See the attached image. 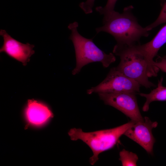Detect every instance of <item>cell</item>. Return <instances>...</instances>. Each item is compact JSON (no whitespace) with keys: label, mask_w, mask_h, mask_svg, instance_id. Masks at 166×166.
Masks as SVG:
<instances>
[{"label":"cell","mask_w":166,"mask_h":166,"mask_svg":"<svg viewBox=\"0 0 166 166\" xmlns=\"http://www.w3.org/2000/svg\"><path fill=\"white\" fill-rule=\"evenodd\" d=\"M100 99L106 105L121 111L131 120L137 122L144 119L138 106L136 94L132 92L98 93Z\"/></svg>","instance_id":"cell-6"},{"label":"cell","mask_w":166,"mask_h":166,"mask_svg":"<svg viewBox=\"0 0 166 166\" xmlns=\"http://www.w3.org/2000/svg\"><path fill=\"white\" fill-rule=\"evenodd\" d=\"M163 57H164V58H166V55H165V56H164Z\"/></svg>","instance_id":"cell-17"},{"label":"cell","mask_w":166,"mask_h":166,"mask_svg":"<svg viewBox=\"0 0 166 166\" xmlns=\"http://www.w3.org/2000/svg\"><path fill=\"white\" fill-rule=\"evenodd\" d=\"M166 22V0L163 4L160 14L156 19L147 26L150 30Z\"/></svg>","instance_id":"cell-13"},{"label":"cell","mask_w":166,"mask_h":166,"mask_svg":"<svg viewBox=\"0 0 166 166\" xmlns=\"http://www.w3.org/2000/svg\"><path fill=\"white\" fill-rule=\"evenodd\" d=\"M133 9L130 6L125 7L121 13L114 10L104 15L103 25L96 29L97 33L104 32L110 34L119 45L140 43V39L148 37L150 30L139 24L132 12Z\"/></svg>","instance_id":"cell-1"},{"label":"cell","mask_w":166,"mask_h":166,"mask_svg":"<svg viewBox=\"0 0 166 166\" xmlns=\"http://www.w3.org/2000/svg\"><path fill=\"white\" fill-rule=\"evenodd\" d=\"M162 1V2H164V1H165V0H161Z\"/></svg>","instance_id":"cell-18"},{"label":"cell","mask_w":166,"mask_h":166,"mask_svg":"<svg viewBox=\"0 0 166 166\" xmlns=\"http://www.w3.org/2000/svg\"><path fill=\"white\" fill-rule=\"evenodd\" d=\"M117 0H108L104 7L97 6L96 10L100 14L104 15L114 11L116 3Z\"/></svg>","instance_id":"cell-14"},{"label":"cell","mask_w":166,"mask_h":166,"mask_svg":"<svg viewBox=\"0 0 166 166\" xmlns=\"http://www.w3.org/2000/svg\"><path fill=\"white\" fill-rule=\"evenodd\" d=\"M166 43V24L150 42L142 45H133L134 48L144 57L147 63L148 76L156 77L159 69L153 65L154 58L157 56L161 47Z\"/></svg>","instance_id":"cell-8"},{"label":"cell","mask_w":166,"mask_h":166,"mask_svg":"<svg viewBox=\"0 0 166 166\" xmlns=\"http://www.w3.org/2000/svg\"><path fill=\"white\" fill-rule=\"evenodd\" d=\"M153 65L159 70L166 73V58L158 56L156 61H154Z\"/></svg>","instance_id":"cell-16"},{"label":"cell","mask_w":166,"mask_h":166,"mask_svg":"<svg viewBox=\"0 0 166 166\" xmlns=\"http://www.w3.org/2000/svg\"><path fill=\"white\" fill-rule=\"evenodd\" d=\"M113 52L120 59L119 65L116 67L118 70L146 89L156 86L148 79V66L145 58L133 45L116 44Z\"/></svg>","instance_id":"cell-4"},{"label":"cell","mask_w":166,"mask_h":166,"mask_svg":"<svg viewBox=\"0 0 166 166\" xmlns=\"http://www.w3.org/2000/svg\"><path fill=\"white\" fill-rule=\"evenodd\" d=\"M119 160L123 166H136L138 158L137 155L132 152L123 149L119 153Z\"/></svg>","instance_id":"cell-12"},{"label":"cell","mask_w":166,"mask_h":166,"mask_svg":"<svg viewBox=\"0 0 166 166\" xmlns=\"http://www.w3.org/2000/svg\"><path fill=\"white\" fill-rule=\"evenodd\" d=\"M0 35L3 39V43L0 52H4L11 57L21 62L26 66L34 53V45L29 43H22L15 39L3 30L1 29Z\"/></svg>","instance_id":"cell-9"},{"label":"cell","mask_w":166,"mask_h":166,"mask_svg":"<svg viewBox=\"0 0 166 166\" xmlns=\"http://www.w3.org/2000/svg\"><path fill=\"white\" fill-rule=\"evenodd\" d=\"M163 78L161 77L158 80L157 87L152 90L149 93H139L140 96L146 98V101L142 108L144 112L148 111L150 104L156 101H166V87L163 85Z\"/></svg>","instance_id":"cell-11"},{"label":"cell","mask_w":166,"mask_h":166,"mask_svg":"<svg viewBox=\"0 0 166 166\" xmlns=\"http://www.w3.org/2000/svg\"><path fill=\"white\" fill-rule=\"evenodd\" d=\"M136 122L131 120L121 125L108 129L92 132H84L80 128H73L68 132L71 140H80L85 143L91 149L93 155L89 160L93 165L99 159L101 153L113 148L121 136Z\"/></svg>","instance_id":"cell-2"},{"label":"cell","mask_w":166,"mask_h":166,"mask_svg":"<svg viewBox=\"0 0 166 166\" xmlns=\"http://www.w3.org/2000/svg\"><path fill=\"white\" fill-rule=\"evenodd\" d=\"M141 85L124 75L116 67L111 68L105 78L97 86L87 91L88 94L93 93H114L124 92L140 93Z\"/></svg>","instance_id":"cell-5"},{"label":"cell","mask_w":166,"mask_h":166,"mask_svg":"<svg viewBox=\"0 0 166 166\" xmlns=\"http://www.w3.org/2000/svg\"><path fill=\"white\" fill-rule=\"evenodd\" d=\"M157 125V122H152L145 117L143 121L136 122L129 128L124 135L139 144L148 153L152 155L155 142L152 131Z\"/></svg>","instance_id":"cell-7"},{"label":"cell","mask_w":166,"mask_h":166,"mask_svg":"<svg viewBox=\"0 0 166 166\" xmlns=\"http://www.w3.org/2000/svg\"><path fill=\"white\" fill-rule=\"evenodd\" d=\"M78 26V22H74L68 27L71 32L69 39L73 43L76 59L73 75L79 73L83 67L90 63L101 62L104 68H107L116 61L113 53H105L95 44L92 38H87L81 35L77 30Z\"/></svg>","instance_id":"cell-3"},{"label":"cell","mask_w":166,"mask_h":166,"mask_svg":"<svg viewBox=\"0 0 166 166\" xmlns=\"http://www.w3.org/2000/svg\"><path fill=\"white\" fill-rule=\"evenodd\" d=\"M95 0H86L85 2H81L79 6L84 13L86 14L93 12V8Z\"/></svg>","instance_id":"cell-15"},{"label":"cell","mask_w":166,"mask_h":166,"mask_svg":"<svg viewBox=\"0 0 166 166\" xmlns=\"http://www.w3.org/2000/svg\"><path fill=\"white\" fill-rule=\"evenodd\" d=\"M26 114L30 123L40 125L53 117V114L45 105L33 99L28 101Z\"/></svg>","instance_id":"cell-10"}]
</instances>
